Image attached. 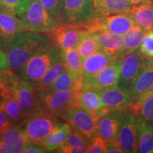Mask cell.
Listing matches in <instances>:
<instances>
[{"label":"cell","mask_w":153,"mask_h":153,"mask_svg":"<svg viewBox=\"0 0 153 153\" xmlns=\"http://www.w3.org/2000/svg\"><path fill=\"white\" fill-rule=\"evenodd\" d=\"M51 46L46 36L24 32L11 42L7 50L9 69L17 72L31 57Z\"/></svg>","instance_id":"1"},{"label":"cell","mask_w":153,"mask_h":153,"mask_svg":"<svg viewBox=\"0 0 153 153\" xmlns=\"http://www.w3.org/2000/svg\"><path fill=\"white\" fill-rule=\"evenodd\" d=\"M61 60L60 51L51 45L30 59L18 72L20 79L36 83L41 79L55 63Z\"/></svg>","instance_id":"2"},{"label":"cell","mask_w":153,"mask_h":153,"mask_svg":"<svg viewBox=\"0 0 153 153\" xmlns=\"http://www.w3.org/2000/svg\"><path fill=\"white\" fill-rule=\"evenodd\" d=\"M59 123L56 116L41 111L25 118L21 126L29 143L41 145Z\"/></svg>","instance_id":"3"},{"label":"cell","mask_w":153,"mask_h":153,"mask_svg":"<svg viewBox=\"0 0 153 153\" xmlns=\"http://www.w3.org/2000/svg\"><path fill=\"white\" fill-rule=\"evenodd\" d=\"M82 90L61 89L40 94L43 111L54 116H60L74 106H78V99Z\"/></svg>","instance_id":"4"},{"label":"cell","mask_w":153,"mask_h":153,"mask_svg":"<svg viewBox=\"0 0 153 153\" xmlns=\"http://www.w3.org/2000/svg\"><path fill=\"white\" fill-rule=\"evenodd\" d=\"M88 30L85 24H61L45 33L51 45L59 51L76 48Z\"/></svg>","instance_id":"5"},{"label":"cell","mask_w":153,"mask_h":153,"mask_svg":"<svg viewBox=\"0 0 153 153\" xmlns=\"http://www.w3.org/2000/svg\"><path fill=\"white\" fill-rule=\"evenodd\" d=\"M22 20L26 31L37 33H45L60 24L38 0H31Z\"/></svg>","instance_id":"6"},{"label":"cell","mask_w":153,"mask_h":153,"mask_svg":"<svg viewBox=\"0 0 153 153\" xmlns=\"http://www.w3.org/2000/svg\"><path fill=\"white\" fill-rule=\"evenodd\" d=\"M9 89L22 108L26 118L43 111L39 93L33 82L19 78Z\"/></svg>","instance_id":"7"},{"label":"cell","mask_w":153,"mask_h":153,"mask_svg":"<svg viewBox=\"0 0 153 153\" xmlns=\"http://www.w3.org/2000/svg\"><path fill=\"white\" fill-rule=\"evenodd\" d=\"M85 25L89 32L104 30L123 36L135 24L128 11L106 16H95L92 21Z\"/></svg>","instance_id":"8"},{"label":"cell","mask_w":153,"mask_h":153,"mask_svg":"<svg viewBox=\"0 0 153 153\" xmlns=\"http://www.w3.org/2000/svg\"><path fill=\"white\" fill-rule=\"evenodd\" d=\"M76 133L89 141L97 135V119L94 115L80 106H74L60 115Z\"/></svg>","instance_id":"9"},{"label":"cell","mask_w":153,"mask_h":153,"mask_svg":"<svg viewBox=\"0 0 153 153\" xmlns=\"http://www.w3.org/2000/svg\"><path fill=\"white\" fill-rule=\"evenodd\" d=\"M150 61L145 58L139 50L124 55L122 58L118 87L128 90L143 68Z\"/></svg>","instance_id":"10"},{"label":"cell","mask_w":153,"mask_h":153,"mask_svg":"<svg viewBox=\"0 0 153 153\" xmlns=\"http://www.w3.org/2000/svg\"><path fill=\"white\" fill-rule=\"evenodd\" d=\"M95 16L91 0H64L62 24H87Z\"/></svg>","instance_id":"11"},{"label":"cell","mask_w":153,"mask_h":153,"mask_svg":"<svg viewBox=\"0 0 153 153\" xmlns=\"http://www.w3.org/2000/svg\"><path fill=\"white\" fill-rule=\"evenodd\" d=\"M137 116L129 111L124 112L117 138L123 152H137Z\"/></svg>","instance_id":"12"},{"label":"cell","mask_w":153,"mask_h":153,"mask_svg":"<svg viewBox=\"0 0 153 153\" xmlns=\"http://www.w3.org/2000/svg\"><path fill=\"white\" fill-rule=\"evenodd\" d=\"M122 58L123 57L116 59L108 66L91 77L84 78V89L94 88L102 91L117 87L120 77Z\"/></svg>","instance_id":"13"},{"label":"cell","mask_w":153,"mask_h":153,"mask_svg":"<svg viewBox=\"0 0 153 153\" xmlns=\"http://www.w3.org/2000/svg\"><path fill=\"white\" fill-rule=\"evenodd\" d=\"M28 143L21 125L13 124L7 131L0 135V152H24Z\"/></svg>","instance_id":"14"},{"label":"cell","mask_w":153,"mask_h":153,"mask_svg":"<svg viewBox=\"0 0 153 153\" xmlns=\"http://www.w3.org/2000/svg\"><path fill=\"white\" fill-rule=\"evenodd\" d=\"M97 40L101 51L116 58L123 57L126 55L125 44L123 36L104 30L90 32Z\"/></svg>","instance_id":"15"},{"label":"cell","mask_w":153,"mask_h":153,"mask_svg":"<svg viewBox=\"0 0 153 153\" xmlns=\"http://www.w3.org/2000/svg\"><path fill=\"white\" fill-rule=\"evenodd\" d=\"M101 98L104 106L114 111H128L131 105L129 91L118 86L101 91Z\"/></svg>","instance_id":"16"},{"label":"cell","mask_w":153,"mask_h":153,"mask_svg":"<svg viewBox=\"0 0 153 153\" xmlns=\"http://www.w3.org/2000/svg\"><path fill=\"white\" fill-rule=\"evenodd\" d=\"M24 31L22 19L0 6V32L9 45Z\"/></svg>","instance_id":"17"},{"label":"cell","mask_w":153,"mask_h":153,"mask_svg":"<svg viewBox=\"0 0 153 153\" xmlns=\"http://www.w3.org/2000/svg\"><path fill=\"white\" fill-rule=\"evenodd\" d=\"M78 106L91 113L97 119L114 111L104 106L101 101V91L94 88H86L81 91Z\"/></svg>","instance_id":"18"},{"label":"cell","mask_w":153,"mask_h":153,"mask_svg":"<svg viewBox=\"0 0 153 153\" xmlns=\"http://www.w3.org/2000/svg\"><path fill=\"white\" fill-rule=\"evenodd\" d=\"M123 113L115 111L97 120V135L106 141L117 140Z\"/></svg>","instance_id":"19"},{"label":"cell","mask_w":153,"mask_h":153,"mask_svg":"<svg viewBox=\"0 0 153 153\" xmlns=\"http://www.w3.org/2000/svg\"><path fill=\"white\" fill-rule=\"evenodd\" d=\"M153 84V60L143 68L133 85L128 89L131 97V105L137 102L144 97ZM131 107V106H130Z\"/></svg>","instance_id":"20"},{"label":"cell","mask_w":153,"mask_h":153,"mask_svg":"<svg viewBox=\"0 0 153 153\" xmlns=\"http://www.w3.org/2000/svg\"><path fill=\"white\" fill-rule=\"evenodd\" d=\"M134 23L147 31L153 30V1L147 0L145 2L133 5L129 11Z\"/></svg>","instance_id":"21"},{"label":"cell","mask_w":153,"mask_h":153,"mask_svg":"<svg viewBox=\"0 0 153 153\" xmlns=\"http://www.w3.org/2000/svg\"><path fill=\"white\" fill-rule=\"evenodd\" d=\"M0 109L7 115L13 124L23 121L26 118L22 108L9 88L0 89Z\"/></svg>","instance_id":"22"},{"label":"cell","mask_w":153,"mask_h":153,"mask_svg":"<svg viewBox=\"0 0 153 153\" xmlns=\"http://www.w3.org/2000/svg\"><path fill=\"white\" fill-rule=\"evenodd\" d=\"M116 59L117 58L107 55L102 51H97L83 60L82 76L85 79L91 77L108 66Z\"/></svg>","instance_id":"23"},{"label":"cell","mask_w":153,"mask_h":153,"mask_svg":"<svg viewBox=\"0 0 153 153\" xmlns=\"http://www.w3.org/2000/svg\"><path fill=\"white\" fill-rule=\"evenodd\" d=\"M96 16L128 12L133 4L129 0H91Z\"/></svg>","instance_id":"24"},{"label":"cell","mask_w":153,"mask_h":153,"mask_svg":"<svg viewBox=\"0 0 153 153\" xmlns=\"http://www.w3.org/2000/svg\"><path fill=\"white\" fill-rule=\"evenodd\" d=\"M71 126L67 123H59L53 131L43 140L41 146L48 151H57L64 145L72 131Z\"/></svg>","instance_id":"25"},{"label":"cell","mask_w":153,"mask_h":153,"mask_svg":"<svg viewBox=\"0 0 153 153\" xmlns=\"http://www.w3.org/2000/svg\"><path fill=\"white\" fill-rule=\"evenodd\" d=\"M84 76L66 70L55 80L48 91H53L61 89H84ZM47 92V91H46Z\"/></svg>","instance_id":"26"},{"label":"cell","mask_w":153,"mask_h":153,"mask_svg":"<svg viewBox=\"0 0 153 153\" xmlns=\"http://www.w3.org/2000/svg\"><path fill=\"white\" fill-rule=\"evenodd\" d=\"M137 152L153 153V123L140 118L137 127Z\"/></svg>","instance_id":"27"},{"label":"cell","mask_w":153,"mask_h":153,"mask_svg":"<svg viewBox=\"0 0 153 153\" xmlns=\"http://www.w3.org/2000/svg\"><path fill=\"white\" fill-rule=\"evenodd\" d=\"M66 70H68V69L62 60L55 63L41 79L34 83L39 94L48 91L50 87L52 86L55 80Z\"/></svg>","instance_id":"28"},{"label":"cell","mask_w":153,"mask_h":153,"mask_svg":"<svg viewBox=\"0 0 153 153\" xmlns=\"http://www.w3.org/2000/svg\"><path fill=\"white\" fill-rule=\"evenodd\" d=\"M140 119L153 123V94L145 96L129 108Z\"/></svg>","instance_id":"29"},{"label":"cell","mask_w":153,"mask_h":153,"mask_svg":"<svg viewBox=\"0 0 153 153\" xmlns=\"http://www.w3.org/2000/svg\"><path fill=\"white\" fill-rule=\"evenodd\" d=\"M148 33L144 28L135 25L123 36L126 55L137 51L140 46L145 36Z\"/></svg>","instance_id":"30"},{"label":"cell","mask_w":153,"mask_h":153,"mask_svg":"<svg viewBox=\"0 0 153 153\" xmlns=\"http://www.w3.org/2000/svg\"><path fill=\"white\" fill-rule=\"evenodd\" d=\"M89 141L79 133L72 129L66 143L56 152L61 153H82L86 152Z\"/></svg>","instance_id":"31"},{"label":"cell","mask_w":153,"mask_h":153,"mask_svg":"<svg viewBox=\"0 0 153 153\" xmlns=\"http://www.w3.org/2000/svg\"><path fill=\"white\" fill-rule=\"evenodd\" d=\"M60 51L61 60L64 62L69 71L82 75L83 60L76 48L62 50Z\"/></svg>","instance_id":"32"},{"label":"cell","mask_w":153,"mask_h":153,"mask_svg":"<svg viewBox=\"0 0 153 153\" xmlns=\"http://www.w3.org/2000/svg\"><path fill=\"white\" fill-rule=\"evenodd\" d=\"M76 48L83 60H85L88 57L91 56L94 53H97V51H101L97 40L90 32H87L83 36L79 43L76 46Z\"/></svg>","instance_id":"33"},{"label":"cell","mask_w":153,"mask_h":153,"mask_svg":"<svg viewBox=\"0 0 153 153\" xmlns=\"http://www.w3.org/2000/svg\"><path fill=\"white\" fill-rule=\"evenodd\" d=\"M31 0H0V6L22 19L29 8Z\"/></svg>","instance_id":"34"},{"label":"cell","mask_w":153,"mask_h":153,"mask_svg":"<svg viewBox=\"0 0 153 153\" xmlns=\"http://www.w3.org/2000/svg\"><path fill=\"white\" fill-rule=\"evenodd\" d=\"M60 24L63 23L64 0H38Z\"/></svg>","instance_id":"35"},{"label":"cell","mask_w":153,"mask_h":153,"mask_svg":"<svg viewBox=\"0 0 153 153\" xmlns=\"http://www.w3.org/2000/svg\"><path fill=\"white\" fill-rule=\"evenodd\" d=\"M19 79L16 72L10 69L0 70V89L10 88Z\"/></svg>","instance_id":"36"},{"label":"cell","mask_w":153,"mask_h":153,"mask_svg":"<svg viewBox=\"0 0 153 153\" xmlns=\"http://www.w3.org/2000/svg\"><path fill=\"white\" fill-rule=\"evenodd\" d=\"M138 50L145 58L153 60V30L146 34Z\"/></svg>","instance_id":"37"},{"label":"cell","mask_w":153,"mask_h":153,"mask_svg":"<svg viewBox=\"0 0 153 153\" xmlns=\"http://www.w3.org/2000/svg\"><path fill=\"white\" fill-rule=\"evenodd\" d=\"M107 141L97 135L88 143L86 152L87 153H104L106 152Z\"/></svg>","instance_id":"38"},{"label":"cell","mask_w":153,"mask_h":153,"mask_svg":"<svg viewBox=\"0 0 153 153\" xmlns=\"http://www.w3.org/2000/svg\"><path fill=\"white\" fill-rule=\"evenodd\" d=\"M12 125L13 123L7 115L0 109V135L7 131Z\"/></svg>","instance_id":"39"},{"label":"cell","mask_w":153,"mask_h":153,"mask_svg":"<svg viewBox=\"0 0 153 153\" xmlns=\"http://www.w3.org/2000/svg\"><path fill=\"white\" fill-rule=\"evenodd\" d=\"M46 152L48 151L41 145L32 143H28L24 150V153H43Z\"/></svg>","instance_id":"40"},{"label":"cell","mask_w":153,"mask_h":153,"mask_svg":"<svg viewBox=\"0 0 153 153\" xmlns=\"http://www.w3.org/2000/svg\"><path fill=\"white\" fill-rule=\"evenodd\" d=\"M106 153H123L117 140L107 141Z\"/></svg>","instance_id":"41"},{"label":"cell","mask_w":153,"mask_h":153,"mask_svg":"<svg viewBox=\"0 0 153 153\" xmlns=\"http://www.w3.org/2000/svg\"><path fill=\"white\" fill-rule=\"evenodd\" d=\"M9 69L7 52L0 48V70Z\"/></svg>","instance_id":"42"},{"label":"cell","mask_w":153,"mask_h":153,"mask_svg":"<svg viewBox=\"0 0 153 153\" xmlns=\"http://www.w3.org/2000/svg\"><path fill=\"white\" fill-rule=\"evenodd\" d=\"M8 47H9V44L7 43V42L5 41V39L3 38L2 35H1V32H0V48L7 52V50L8 48Z\"/></svg>","instance_id":"43"},{"label":"cell","mask_w":153,"mask_h":153,"mask_svg":"<svg viewBox=\"0 0 153 153\" xmlns=\"http://www.w3.org/2000/svg\"><path fill=\"white\" fill-rule=\"evenodd\" d=\"M129 1H131V3L133 5H137V4H139L145 2V1H146L147 0H129Z\"/></svg>","instance_id":"44"},{"label":"cell","mask_w":153,"mask_h":153,"mask_svg":"<svg viewBox=\"0 0 153 153\" xmlns=\"http://www.w3.org/2000/svg\"><path fill=\"white\" fill-rule=\"evenodd\" d=\"M149 94H153V84H152V85L151 86L150 89H149V90L146 92V94H145V96L149 95ZM145 96H144V97H145Z\"/></svg>","instance_id":"45"},{"label":"cell","mask_w":153,"mask_h":153,"mask_svg":"<svg viewBox=\"0 0 153 153\" xmlns=\"http://www.w3.org/2000/svg\"><path fill=\"white\" fill-rule=\"evenodd\" d=\"M152 1H153V0H152Z\"/></svg>","instance_id":"46"}]
</instances>
